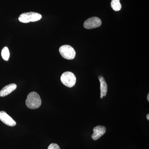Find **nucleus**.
I'll use <instances>...</instances> for the list:
<instances>
[{
    "instance_id": "1a4fd4ad",
    "label": "nucleus",
    "mask_w": 149,
    "mask_h": 149,
    "mask_svg": "<svg viewBox=\"0 0 149 149\" xmlns=\"http://www.w3.org/2000/svg\"><path fill=\"white\" fill-rule=\"evenodd\" d=\"M98 78L100 84V98L102 99L104 97L106 96L107 93V85L104 78L102 76L100 75Z\"/></svg>"
},
{
    "instance_id": "ddd939ff",
    "label": "nucleus",
    "mask_w": 149,
    "mask_h": 149,
    "mask_svg": "<svg viewBox=\"0 0 149 149\" xmlns=\"http://www.w3.org/2000/svg\"><path fill=\"white\" fill-rule=\"evenodd\" d=\"M147 100L149 102V93L148 94V96H147Z\"/></svg>"
},
{
    "instance_id": "f8f14e48",
    "label": "nucleus",
    "mask_w": 149,
    "mask_h": 149,
    "mask_svg": "<svg viewBox=\"0 0 149 149\" xmlns=\"http://www.w3.org/2000/svg\"><path fill=\"white\" fill-rule=\"evenodd\" d=\"M48 149H61L58 145L56 143H52L48 147Z\"/></svg>"
},
{
    "instance_id": "4468645a",
    "label": "nucleus",
    "mask_w": 149,
    "mask_h": 149,
    "mask_svg": "<svg viewBox=\"0 0 149 149\" xmlns=\"http://www.w3.org/2000/svg\"><path fill=\"white\" fill-rule=\"evenodd\" d=\"M146 118H147V119H148V120H149V114L148 113V115H147V116H146Z\"/></svg>"
},
{
    "instance_id": "9d476101",
    "label": "nucleus",
    "mask_w": 149,
    "mask_h": 149,
    "mask_svg": "<svg viewBox=\"0 0 149 149\" xmlns=\"http://www.w3.org/2000/svg\"><path fill=\"white\" fill-rule=\"evenodd\" d=\"M112 8L114 11H118L121 9V5L120 2V0H112L111 3Z\"/></svg>"
},
{
    "instance_id": "9b49d317",
    "label": "nucleus",
    "mask_w": 149,
    "mask_h": 149,
    "mask_svg": "<svg viewBox=\"0 0 149 149\" xmlns=\"http://www.w3.org/2000/svg\"><path fill=\"white\" fill-rule=\"evenodd\" d=\"M1 56L2 58L6 61H8L10 57V52L7 47H4L1 51Z\"/></svg>"
},
{
    "instance_id": "0eeeda50",
    "label": "nucleus",
    "mask_w": 149,
    "mask_h": 149,
    "mask_svg": "<svg viewBox=\"0 0 149 149\" xmlns=\"http://www.w3.org/2000/svg\"><path fill=\"white\" fill-rule=\"evenodd\" d=\"M0 120L8 126H14L16 124V122L4 111H0Z\"/></svg>"
},
{
    "instance_id": "f257e3e1",
    "label": "nucleus",
    "mask_w": 149,
    "mask_h": 149,
    "mask_svg": "<svg viewBox=\"0 0 149 149\" xmlns=\"http://www.w3.org/2000/svg\"><path fill=\"white\" fill-rule=\"evenodd\" d=\"M25 102L27 107L31 109H36L41 106L42 100L38 93L32 92L27 95Z\"/></svg>"
},
{
    "instance_id": "20e7f679",
    "label": "nucleus",
    "mask_w": 149,
    "mask_h": 149,
    "mask_svg": "<svg viewBox=\"0 0 149 149\" xmlns=\"http://www.w3.org/2000/svg\"><path fill=\"white\" fill-rule=\"evenodd\" d=\"M59 51L62 56L66 59H73L76 55V52L73 48L68 45L61 46L59 48Z\"/></svg>"
},
{
    "instance_id": "6e6552de",
    "label": "nucleus",
    "mask_w": 149,
    "mask_h": 149,
    "mask_svg": "<svg viewBox=\"0 0 149 149\" xmlns=\"http://www.w3.org/2000/svg\"><path fill=\"white\" fill-rule=\"evenodd\" d=\"M17 88V85L14 83H12L6 86L0 91V97H3L10 94Z\"/></svg>"
},
{
    "instance_id": "f03ea898",
    "label": "nucleus",
    "mask_w": 149,
    "mask_h": 149,
    "mask_svg": "<svg viewBox=\"0 0 149 149\" xmlns=\"http://www.w3.org/2000/svg\"><path fill=\"white\" fill-rule=\"evenodd\" d=\"M42 17V15L40 14L31 12L22 14L19 15L18 19L20 22L26 23L39 21Z\"/></svg>"
},
{
    "instance_id": "423d86ee",
    "label": "nucleus",
    "mask_w": 149,
    "mask_h": 149,
    "mask_svg": "<svg viewBox=\"0 0 149 149\" xmlns=\"http://www.w3.org/2000/svg\"><path fill=\"white\" fill-rule=\"evenodd\" d=\"M93 133L92 138L94 141H96L103 136L106 131V128L103 125H98L93 128Z\"/></svg>"
},
{
    "instance_id": "7ed1b4c3",
    "label": "nucleus",
    "mask_w": 149,
    "mask_h": 149,
    "mask_svg": "<svg viewBox=\"0 0 149 149\" xmlns=\"http://www.w3.org/2000/svg\"><path fill=\"white\" fill-rule=\"evenodd\" d=\"M61 80L62 83L66 87L72 88L75 85L76 78L72 72L67 71L62 74Z\"/></svg>"
},
{
    "instance_id": "39448f33",
    "label": "nucleus",
    "mask_w": 149,
    "mask_h": 149,
    "mask_svg": "<svg viewBox=\"0 0 149 149\" xmlns=\"http://www.w3.org/2000/svg\"><path fill=\"white\" fill-rule=\"evenodd\" d=\"M102 24V21L96 17L88 19L84 22V27L87 29H92L100 27Z\"/></svg>"
}]
</instances>
